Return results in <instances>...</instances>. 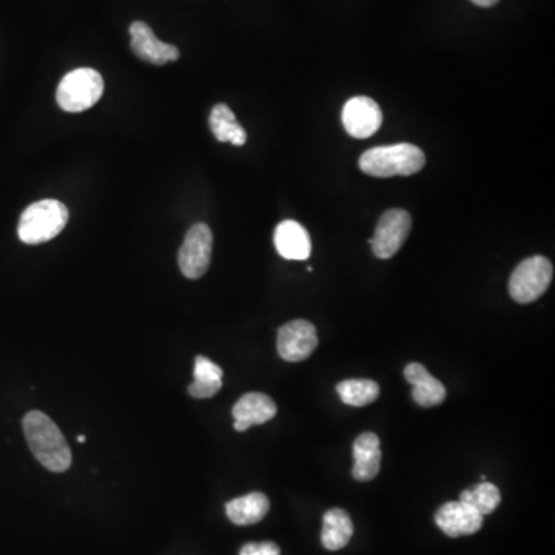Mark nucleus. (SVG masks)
Instances as JSON below:
<instances>
[{
  "label": "nucleus",
  "mask_w": 555,
  "mask_h": 555,
  "mask_svg": "<svg viewBox=\"0 0 555 555\" xmlns=\"http://www.w3.org/2000/svg\"><path fill=\"white\" fill-rule=\"evenodd\" d=\"M68 209L56 199H42L34 202L22 213L17 235L22 243L36 246L48 243L65 229Z\"/></svg>",
  "instance_id": "7ed1b4c3"
},
{
  "label": "nucleus",
  "mask_w": 555,
  "mask_h": 555,
  "mask_svg": "<svg viewBox=\"0 0 555 555\" xmlns=\"http://www.w3.org/2000/svg\"><path fill=\"white\" fill-rule=\"evenodd\" d=\"M435 523L438 528L452 537H463V535H472L480 531L483 526V515L478 514L472 506L463 502L444 503L437 514H435Z\"/></svg>",
  "instance_id": "9b49d317"
},
{
  "label": "nucleus",
  "mask_w": 555,
  "mask_h": 555,
  "mask_svg": "<svg viewBox=\"0 0 555 555\" xmlns=\"http://www.w3.org/2000/svg\"><path fill=\"white\" fill-rule=\"evenodd\" d=\"M278 354L284 361L300 363L307 360L318 346L317 329L310 321L293 320L278 330Z\"/></svg>",
  "instance_id": "6e6552de"
},
{
  "label": "nucleus",
  "mask_w": 555,
  "mask_h": 555,
  "mask_svg": "<svg viewBox=\"0 0 555 555\" xmlns=\"http://www.w3.org/2000/svg\"><path fill=\"white\" fill-rule=\"evenodd\" d=\"M210 130L219 142H230V144L241 147L247 142V133L243 125L239 124L233 111L226 104H218L212 108L210 113Z\"/></svg>",
  "instance_id": "6ab92c4d"
},
{
  "label": "nucleus",
  "mask_w": 555,
  "mask_h": 555,
  "mask_svg": "<svg viewBox=\"0 0 555 555\" xmlns=\"http://www.w3.org/2000/svg\"><path fill=\"white\" fill-rule=\"evenodd\" d=\"M460 502L472 506L478 514L489 515L502 503V494L497 486L489 481H481L478 485L461 492Z\"/></svg>",
  "instance_id": "412c9836"
},
{
  "label": "nucleus",
  "mask_w": 555,
  "mask_h": 555,
  "mask_svg": "<svg viewBox=\"0 0 555 555\" xmlns=\"http://www.w3.org/2000/svg\"><path fill=\"white\" fill-rule=\"evenodd\" d=\"M276 252L280 253L284 259L289 261H304L312 253V241L306 227L301 226L300 222L287 221L281 222L276 227L275 236Z\"/></svg>",
  "instance_id": "4468645a"
},
{
  "label": "nucleus",
  "mask_w": 555,
  "mask_h": 555,
  "mask_svg": "<svg viewBox=\"0 0 555 555\" xmlns=\"http://www.w3.org/2000/svg\"><path fill=\"white\" fill-rule=\"evenodd\" d=\"M411 229L409 212L403 209L387 210L378 221L374 238L369 239L372 252L380 259L392 258L403 247Z\"/></svg>",
  "instance_id": "0eeeda50"
},
{
  "label": "nucleus",
  "mask_w": 555,
  "mask_h": 555,
  "mask_svg": "<svg viewBox=\"0 0 555 555\" xmlns=\"http://www.w3.org/2000/svg\"><path fill=\"white\" fill-rule=\"evenodd\" d=\"M239 555H281V549L273 542L247 543Z\"/></svg>",
  "instance_id": "4be33fe9"
},
{
  "label": "nucleus",
  "mask_w": 555,
  "mask_h": 555,
  "mask_svg": "<svg viewBox=\"0 0 555 555\" xmlns=\"http://www.w3.org/2000/svg\"><path fill=\"white\" fill-rule=\"evenodd\" d=\"M213 233L207 224H195L185 235L179 250V267L189 280H199L206 275L212 263Z\"/></svg>",
  "instance_id": "423d86ee"
},
{
  "label": "nucleus",
  "mask_w": 555,
  "mask_h": 555,
  "mask_svg": "<svg viewBox=\"0 0 555 555\" xmlns=\"http://www.w3.org/2000/svg\"><path fill=\"white\" fill-rule=\"evenodd\" d=\"M269 509V498L263 492H252L226 505L227 517L238 526L256 525L266 517Z\"/></svg>",
  "instance_id": "dca6fc26"
},
{
  "label": "nucleus",
  "mask_w": 555,
  "mask_h": 555,
  "mask_svg": "<svg viewBox=\"0 0 555 555\" xmlns=\"http://www.w3.org/2000/svg\"><path fill=\"white\" fill-rule=\"evenodd\" d=\"M104 95V79L93 68H78L62 78L56 91L59 107L68 113H81L98 104Z\"/></svg>",
  "instance_id": "20e7f679"
},
{
  "label": "nucleus",
  "mask_w": 555,
  "mask_h": 555,
  "mask_svg": "<svg viewBox=\"0 0 555 555\" xmlns=\"http://www.w3.org/2000/svg\"><path fill=\"white\" fill-rule=\"evenodd\" d=\"M404 378L412 386V398L421 407H434L446 400V387L432 377L429 370L420 363L407 364Z\"/></svg>",
  "instance_id": "ddd939ff"
},
{
  "label": "nucleus",
  "mask_w": 555,
  "mask_h": 555,
  "mask_svg": "<svg viewBox=\"0 0 555 555\" xmlns=\"http://www.w3.org/2000/svg\"><path fill=\"white\" fill-rule=\"evenodd\" d=\"M354 468L352 477L357 481L374 480L380 474V438L374 432H364L354 443Z\"/></svg>",
  "instance_id": "2eb2a0df"
},
{
  "label": "nucleus",
  "mask_w": 555,
  "mask_h": 555,
  "mask_svg": "<svg viewBox=\"0 0 555 555\" xmlns=\"http://www.w3.org/2000/svg\"><path fill=\"white\" fill-rule=\"evenodd\" d=\"M278 412L275 401L266 394L250 392L239 398L238 403L233 406V428L238 432H246L247 429L264 424L272 420Z\"/></svg>",
  "instance_id": "f8f14e48"
},
{
  "label": "nucleus",
  "mask_w": 555,
  "mask_h": 555,
  "mask_svg": "<svg viewBox=\"0 0 555 555\" xmlns=\"http://www.w3.org/2000/svg\"><path fill=\"white\" fill-rule=\"evenodd\" d=\"M354 535V523L344 509L333 508L324 514L321 543L327 551H340Z\"/></svg>",
  "instance_id": "f3484780"
},
{
  "label": "nucleus",
  "mask_w": 555,
  "mask_h": 555,
  "mask_svg": "<svg viewBox=\"0 0 555 555\" xmlns=\"http://www.w3.org/2000/svg\"><path fill=\"white\" fill-rule=\"evenodd\" d=\"M554 267L545 256H531L515 267L509 280L512 300L520 304L534 303L551 286Z\"/></svg>",
  "instance_id": "39448f33"
},
{
  "label": "nucleus",
  "mask_w": 555,
  "mask_h": 555,
  "mask_svg": "<svg viewBox=\"0 0 555 555\" xmlns=\"http://www.w3.org/2000/svg\"><path fill=\"white\" fill-rule=\"evenodd\" d=\"M337 392L341 401L347 406L364 407L372 404L380 397V386L372 380H344L337 384Z\"/></svg>",
  "instance_id": "aec40b11"
},
{
  "label": "nucleus",
  "mask_w": 555,
  "mask_h": 555,
  "mask_svg": "<svg viewBox=\"0 0 555 555\" xmlns=\"http://www.w3.org/2000/svg\"><path fill=\"white\" fill-rule=\"evenodd\" d=\"M343 125L352 138L366 139L380 130L383 113L380 105L367 96L349 99L343 108Z\"/></svg>",
  "instance_id": "1a4fd4ad"
},
{
  "label": "nucleus",
  "mask_w": 555,
  "mask_h": 555,
  "mask_svg": "<svg viewBox=\"0 0 555 555\" xmlns=\"http://www.w3.org/2000/svg\"><path fill=\"white\" fill-rule=\"evenodd\" d=\"M472 4L477 5V7L481 8H489L494 7L497 4L498 0H471Z\"/></svg>",
  "instance_id": "5701e85b"
},
{
  "label": "nucleus",
  "mask_w": 555,
  "mask_h": 555,
  "mask_svg": "<svg viewBox=\"0 0 555 555\" xmlns=\"http://www.w3.org/2000/svg\"><path fill=\"white\" fill-rule=\"evenodd\" d=\"M222 377H224V372L218 364L199 355L195 360L193 383L190 384L189 394L198 400L215 397L221 391Z\"/></svg>",
  "instance_id": "a211bd4d"
},
{
  "label": "nucleus",
  "mask_w": 555,
  "mask_h": 555,
  "mask_svg": "<svg viewBox=\"0 0 555 555\" xmlns=\"http://www.w3.org/2000/svg\"><path fill=\"white\" fill-rule=\"evenodd\" d=\"M130 36H132L130 45H132L133 53L148 64L164 65L179 59L178 48L175 45L159 41L152 28L148 27L145 22H133L130 27Z\"/></svg>",
  "instance_id": "9d476101"
},
{
  "label": "nucleus",
  "mask_w": 555,
  "mask_h": 555,
  "mask_svg": "<svg viewBox=\"0 0 555 555\" xmlns=\"http://www.w3.org/2000/svg\"><path fill=\"white\" fill-rule=\"evenodd\" d=\"M426 164L423 150L414 144L381 145L369 148L360 158V169L374 178L411 176Z\"/></svg>",
  "instance_id": "f03ea898"
},
{
  "label": "nucleus",
  "mask_w": 555,
  "mask_h": 555,
  "mask_svg": "<svg viewBox=\"0 0 555 555\" xmlns=\"http://www.w3.org/2000/svg\"><path fill=\"white\" fill-rule=\"evenodd\" d=\"M24 434L28 448L36 460L51 472H65L71 466V449L48 415L41 411H31L24 418Z\"/></svg>",
  "instance_id": "f257e3e1"
},
{
  "label": "nucleus",
  "mask_w": 555,
  "mask_h": 555,
  "mask_svg": "<svg viewBox=\"0 0 555 555\" xmlns=\"http://www.w3.org/2000/svg\"><path fill=\"white\" fill-rule=\"evenodd\" d=\"M85 440H87V437H85V435H79L78 437L79 443H85Z\"/></svg>",
  "instance_id": "b1692460"
}]
</instances>
